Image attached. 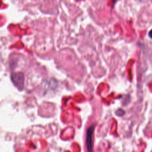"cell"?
<instances>
[{"mask_svg": "<svg viewBox=\"0 0 152 152\" xmlns=\"http://www.w3.org/2000/svg\"><path fill=\"white\" fill-rule=\"evenodd\" d=\"M11 80L14 84L18 89L20 90H23L24 87L25 83V76L22 73H15L11 74Z\"/></svg>", "mask_w": 152, "mask_h": 152, "instance_id": "1", "label": "cell"}, {"mask_svg": "<svg viewBox=\"0 0 152 152\" xmlns=\"http://www.w3.org/2000/svg\"><path fill=\"white\" fill-rule=\"evenodd\" d=\"M95 125L94 124L91 125L87 130L86 145L87 152H93V134L95 130Z\"/></svg>", "mask_w": 152, "mask_h": 152, "instance_id": "2", "label": "cell"}, {"mask_svg": "<svg viewBox=\"0 0 152 152\" xmlns=\"http://www.w3.org/2000/svg\"><path fill=\"white\" fill-rule=\"evenodd\" d=\"M149 37L151 38V39H152V29L150 30V31L149 32Z\"/></svg>", "mask_w": 152, "mask_h": 152, "instance_id": "3", "label": "cell"}, {"mask_svg": "<svg viewBox=\"0 0 152 152\" xmlns=\"http://www.w3.org/2000/svg\"><path fill=\"white\" fill-rule=\"evenodd\" d=\"M115 0H113V2H115Z\"/></svg>", "mask_w": 152, "mask_h": 152, "instance_id": "4", "label": "cell"}]
</instances>
